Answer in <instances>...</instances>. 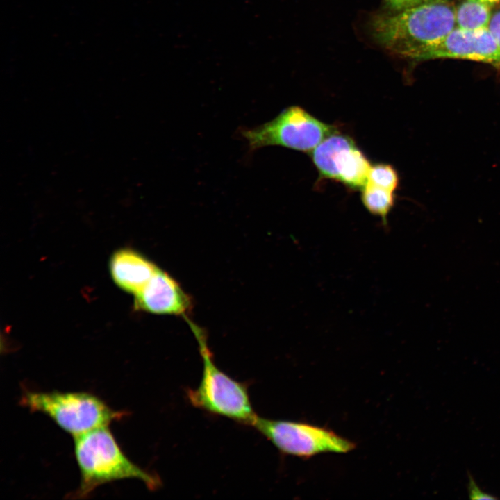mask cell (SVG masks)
I'll use <instances>...</instances> for the list:
<instances>
[{
  "mask_svg": "<svg viewBox=\"0 0 500 500\" xmlns=\"http://www.w3.org/2000/svg\"><path fill=\"white\" fill-rule=\"evenodd\" d=\"M367 182L394 192L398 188L399 178L397 171L392 166L379 163L372 166Z\"/></svg>",
  "mask_w": 500,
  "mask_h": 500,
  "instance_id": "5bb4252c",
  "label": "cell"
},
{
  "mask_svg": "<svg viewBox=\"0 0 500 500\" xmlns=\"http://www.w3.org/2000/svg\"><path fill=\"white\" fill-rule=\"evenodd\" d=\"M474 1H478V2L486 4V5L489 6H492V5H494V4H496V3H499V2H500V0H474Z\"/></svg>",
  "mask_w": 500,
  "mask_h": 500,
  "instance_id": "ac0fdd59",
  "label": "cell"
},
{
  "mask_svg": "<svg viewBox=\"0 0 500 500\" xmlns=\"http://www.w3.org/2000/svg\"><path fill=\"white\" fill-rule=\"evenodd\" d=\"M281 453L303 459L320 453H347L356 444L328 428L257 416L252 426Z\"/></svg>",
  "mask_w": 500,
  "mask_h": 500,
  "instance_id": "5b68a950",
  "label": "cell"
},
{
  "mask_svg": "<svg viewBox=\"0 0 500 500\" xmlns=\"http://www.w3.org/2000/svg\"><path fill=\"white\" fill-rule=\"evenodd\" d=\"M488 29L500 47V10L492 14Z\"/></svg>",
  "mask_w": 500,
  "mask_h": 500,
  "instance_id": "e0dca14e",
  "label": "cell"
},
{
  "mask_svg": "<svg viewBox=\"0 0 500 500\" xmlns=\"http://www.w3.org/2000/svg\"><path fill=\"white\" fill-rule=\"evenodd\" d=\"M462 59L500 66V47L488 28L467 31L455 28L438 42L420 53L414 60Z\"/></svg>",
  "mask_w": 500,
  "mask_h": 500,
  "instance_id": "52a82bcc",
  "label": "cell"
},
{
  "mask_svg": "<svg viewBox=\"0 0 500 500\" xmlns=\"http://www.w3.org/2000/svg\"><path fill=\"white\" fill-rule=\"evenodd\" d=\"M134 306L138 310L154 314L186 317L192 303L180 285L158 267L146 285L135 295Z\"/></svg>",
  "mask_w": 500,
  "mask_h": 500,
  "instance_id": "ba28073f",
  "label": "cell"
},
{
  "mask_svg": "<svg viewBox=\"0 0 500 500\" xmlns=\"http://www.w3.org/2000/svg\"><path fill=\"white\" fill-rule=\"evenodd\" d=\"M490 7L474 0L464 1L456 10V28L467 31L488 28L492 15Z\"/></svg>",
  "mask_w": 500,
  "mask_h": 500,
  "instance_id": "7c38bea8",
  "label": "cell"
},
{
  "mask_svg": "<svg viewBox=\"0 0 500 500\" xmlns=\"http://www.w3.org/2000/svg\"><path fill=\"white\" fill-rule=\"evenodd\" d=\"M337 131L299 106H290L260 126L242 130L251 151L277 145L311 152L324 139Z\"/></svg>",
  "mask_w": 500,
  "mask_h": 500,
  "instance_id": "8992f818",
  "label": "cell"
},
{
  "mask_svg": "<svg viewBox=\"0 0 500 500\" xmlns=\"http://www.w3.org/2000/svg\"><path fill=\"white\" fill-rule=\"evenodd\" d=\"M468 491L469 497L472 499H494L496 497L483 492L476 485L474 478L469 474Z\"/></svg>",
  "mask_w": 500,
  "mask_h": 500,
  "instance_id": "2e32d148",
  "label": "cell"
},
{
  "mask_svg": "<svg viewBox=\"0 0 500 500\" xmlns=\"http://www.w3.org/2000/svg\"><path fill=\"white\" fill-rule=\"evenodd\" d=\"M356 144L349 135L337 131L324 139L312 151L311 158L321 178L335 180L334 160L342 149Z\"/></svg>",
  "mask_w": 500,
  "mask_h": 500,
  "instance_id": "8fae6325",
  "label": "cell"
},
{
  "mask_svg": "<svg viewBox=\"0 0 500 500\" xmlns=\"http://www.w3.org/2000/svg\"><path fill=\"white\" fill-rule=\"evenodd\" d=\"M335 181L352 190H362L368 181L371 164L356 144L340 151L335 158Z\"/></svg>",
  "mask_w": 500,
  "mask_h": 500,
  "instance_id": "30bf717a",
  "label": "cell"
},
{
  "mask_svg": "<svg viewBox=\"0 0 500 500\" xmlns=\"http://www.w3.org/2000/svg\"><path fill=\"white\" fill-rule=\"evenodd\" d=\"M387 6L393 12L400 11L424 3V0H385Z\"/></svg>",
  "mask_w": 500,
  "mask_h": 500,
  "instance_id": "9a60e30c",
  "label": "cell"
},
{
  "mask_svg": "<svg viewBox=\"0 0 500 500\" xmlns=\"http://www.w3.org/2000/svg\"><path fill=\"white\" fill-rule=\"evenodd\" d=\"M109 268L116 285L134 295L142 290L158 269L145 256L128 248L119 249L112 255Z\"/></svg>",
  "mask_w": 500,
  "mask_h": 500,
  "instance_id": "9c48e42d",
  "label": "cell"
},
{
  "mask_svg": "<svg viewBox=\"0 0 500 500\" xmlns=\"http://www.w3.org/2000/svg\"><path fill=\"white\" fill-rule=\"evenodd\" d=\"M361 191V200L364 206L372 215L379 217L383 224L386 226L388 215L394 206V192L369 182Z\"/></svg>",
  "mask_w": 500,
  "mask_h": 500,
  "instance_id": "4fadbf2b",
  "label": "cell"
},
{
  "mask_svg": "<svg viewBox=\"0 0 500 500\" xmlns=\"http://www.w3.org/2000/svg\"><path fill=\"white\" fill-rule=\"evenodd\" d=\"M74 455L81 483L72 498H85L98 486L114 481L137 479L154 490L160 478L144 470L123 453L108 426L97 428L74 438Z\"/></svg>",
  "mask_w": 500,
  "mask_h": 500,
  "instance_id": "7a4b0ae2",
  "label": "cell"
},
{
  "mask_svg": "<svg viewBox=\"0 0 500 500\" xmlns=\"http://www.w3.org/2000/svg\"><path fill=\"white\" fill-rule=\"evenodd\" d=\"M449 0H424V3L425 2H447Z\"/></svg>",
  "mask_w": 500,
  "mask_h": 500,
  "instance_id": "d6986e66",
  "label": "cell"
},
{
  "mask_svg": "<svg viewBox=\"0 0 500 500\" xmlns=\"http://www.w3.org/2000/svg\"><path fill=\"white\" fill-rule=\"evenodd\" d=\"M456 27V10L447 2H425L372 22L374 38L385 49L415 59Z\"/></svg>",
  "mask_w": 500,
  "mask_h": 500,
  "instance_id": "6da1fadb",
  "label": "cell"
},
{
  "mask_svg": "<svg viewBox=\"0 0 500 500\" xmlns=\"http://www.w3.org/2000/svg\"><path fill=\"white\" fill-rule=\"evenodd\" d=\"M22 406L51 417L74 438L119 419L125 413L110 408L98 397L84 392L26 391Z\"/></svg>",
  "mask_w": 500,
  "mask_h": 500,
  "instance_id": "277c9868",
  "label": "cell"
},
{
  "mask_svg": "<svg viewBox=\"0 0 500 500\" xmlns=\"http://www.w3.org/2000/svg\"><path fill=\"white\" fill-rule=\"evenodd\" d=\"M186 320L198 342L203 360L198 387L187 392L189 401L208 412L252 426L258 415L252 407L246 385L233 379L215 365L204 333L188 318Z\"/></svg>",
  "mask_w": 500,
  "mask_h": 500,
  "instance_id": "3957f363",
  "label": "cell"
}]
</instances>
